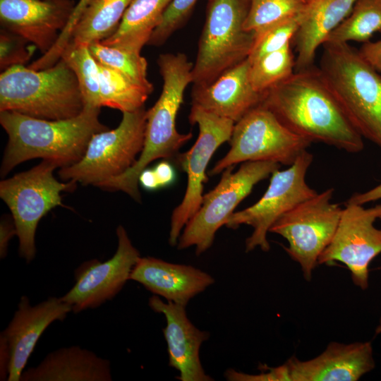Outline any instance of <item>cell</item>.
I'll return each instance as SVG.
<instances>
[{"label": "cell", "instance_id": "obj_1", "mask_svg": "<svg viewBox=\"0 0 381 381\" xmlns=\"http://www.w3.org/2000/svg\"><path fill=\"white\" fill-rule=\"evenodd\" d=\"M262 104L290 131L311 143H322L350 153L363 149V137L315 65L294 71L267 91Z\"/></svg>", "mask_w": 381, "mask_h": 381}, {"label": "cell", "instance_id": "obj_2", "mask_svg": "<svg viewBox=\"0 0 381 381\" xmlns=\"http://www.w3.org/2000/svg\"><path fill=\"white\" fill-rule=\"evenodd\" d=\"M100 108L85 107L76 116L61 120L0 111V123L8 135L1 166L4 177L18 164L35 158L62 168L77 163L93 135L108 130L99 121Z\"/></svg>", "mask_w": 381, "mask_h": 381}, {"label": "cell", "instance_id": "obj_3", "mask_svg": "<svg viewBox=\"0 0 381 381\" xmlns=\"http://www.w3.org/2000/svg\"><path fill=\"white\" fill-rule=\"evenodd\" d=\"M163 80L162 90L155 104L147 110L143 148L135 163L122 174L101 183L103 190H121L140 202L138 177L148 164L158 159H170L192 138V133H181L176 119L184 92L193 83V64L183 53L162 54L157 59Z\"/></svg>", "mask_w": 381, "mask_h": 381}, {"label": "cell", "instance_id": "obj_4", "mask_svg": "<svg viewBox=\"0 0 381 381\" xmlns=\"http://www.w3.org/2000/svg\"><path fill=\"white\" fill-rule=\"evenodd\" d=\"M319 71L363 138L381 147V75L349 43L325 42Z\"/></svg>", "mask_w": 381, "mask_h": 381}, {"label": "cell", "instance_id": "obj_5", "mask_svg": "<svg viewBox=\"0 0 381 381\" xmlns=\"http://www.w3.org/2000/svg\"><path fill=\"white\" fill-rule=\"evenodd\" d=\"M84 107L77 78L61 59L44 69L16 65L0 75V111L61 120L78 116Z\"/></svg>", "mask_w": 381, "mask_h": 381}, {"label": "cell", "instance_id": "obj_6", "mask_svg": "<svg viewBox=\"0 0 381 381\" xmlns=\"http://www.w3.org/2000/svg\"><path fill=\"white\" fill-rule=\"evenodd\" d=\"M248 0H207L192 74L193 87L210 85L248 59L255 34L243 28Z\"/></svg>", "mask_w": 381, "mask_h": 381}, {"label": "cell", "instance_id": "obj_7", "mask_svg": "<svg viewBox=\"0 0 381 381\" xmlns=\"http://www.w3.org/2000/svg\"><path fill=\"white\" fill-rule=\"evenodd\" d=\"M58 166L42 160L38 165L0 182V197L8 207L18 238L19 255L30 262L36 254L35 233L40 219L63 205L61 193L73 190L77 183L60 182L53 175Z\"/></svg>", "mask_w": 381, "mask_h": 381}, {"label": "cell", "instance_id": "obj_8", "mask_svg": "<svg viewBox=\"0 0 381 381\" xmlns=\"http://www.w3.org/2000/svg\"><path fill=\"white\" fill-rule=\"evenodd\" d=\"M279 167L272 162H245L233 172L234 166L225 169L218 184L203 195L196 213L185 225L177 243L179 250L194 246L200 255L213 244L217 230L226 225L237 205L260 181Z\"/></svg>", "mask_w": 381, "mask_h": 381}, {"label": "cell", "instance_id": "obj_9", "mask_svg": "<svg viewBox=\"0 0 381 381\" xmlns=\"http://www.w3.org/2000/svg\"><path fill=\"white\" fill-rule=\"evenodd\" d=\"M146 121L145 107L123 112L116 128L93 135L83 157L77 163L61 168V179L97 186L124 173L135 163L143 148Z\"/></svg>", "mask_w": 381, "mask_h": 381}, {"label": "cell", "instance_id": "obj_10", "mask_svg": "<svg viewBox=\"0 0 381 381\" xmlns=\"http://www.w3.org/2000/svg\"><path fill=\"white\" fill-rule=\"evenodd\" d=\"M229 142V150L217 162L210 175L250 161L290 166L312 143L290 131L262 104L235 123Z\"/></svg>", "mask_w": 381, "mask_h": 381}, {"label": "cell", "instance_id": "obj_11", "mask_svg": "<svg viewBox=\"0 0 381 381\" xmlns=\"http://www.w3.org/2000/svg\"><path fill=\"white\" fill-rule=\"evenodd\" d=\"M334 189L301 202L282 215L269 232L277 234L289 243L285 250L298 262L303 277L310 281L321 253L331 242L337 230L343 208L332 203Z\"/></svg>", "mask_w": 381, "mask_h": 381}, {"label": "cell", "instance_id": "obj_12", "mask_svg": "<svg viewBox=\"0 0 381 381\" xmlns=\"http://www.w3.org/2000/svg\"><path fill=\"white\" fill-rule=\"evenodd\" d=\"M313 159V155L306 150L286 169L275 170L260 199L229 217L225 225L228 228L235 229L242 224L253 228L252 234L246 240V252L257 247L267 252L270 246L267 234L272 224L284 213L318 193L306 181Z\"/></svg>", "mask_w": 381, "mask_h": 381}, {"label": "cell", "instance_id": "obj_13", "mask_svg": "<svg viewBox=\"0 0 381 381\" xmlns=\"http://www.w3.org/2000/svg\"><path fill=\"white\" fill-rule=\"evenodd\" d=\"M188 119L191 124L198 125L199 135L191 148L178 157L188 182L183 198L171 217L169 243L172 246L177 245L185 225L200 208L207 167L217 148L229 141L235 125L231 119L193 104Z\"/></svg>", "mask_w": 381, "mask_h": 381}, {"label": "cell", "instance_id": "obj_14", "mask_svg": "<svg viewBox=\"0 0 381 381\" xmlns=\"http://www.w3.org/2000/svg\"><path fill=\"white\" fill-rule=\"evenodd\" d=\"M381 215V204L365 208L346 203L335 234L321 253L318 265L344 263L350 270L354 284L368 287L369 265L381 253V229L374 223Z\"/></svg>", "mask_w": 381, "mask_h": 381}, {"label": "cell", "instance_id": "obj_15", "mask_svg": "<svg viewBox=\"0 0 381 381\" xmlns=\"http://www.w3.org/2000/svg\"><path fill=\"white\" fill-rule=\"evenodd\" d=\"M375 362L370 341L329 343L319 356L308 361L291 356L278 367L262 365L252 381H356L374 369Z\"/></svg>", "mask_w": 381, "mask_h": 381}, {"label": "cell", "instance_id": "obj_16", "mask_svg": "<svg viewBox=\"0 0 381 381\" xmlns=\"http://www.w3.org/2000/svg\"><path fill=\"white\" fill-rule=\"evenodd\" d=\"M118 247L114 255L104 262L97 259L84 262L75 270V284L60 297L75 313L96 308L112 300L129 281L140 258L122 225L116 231Z\"/></svg>", "mask_w": 381, "mask_h": 381}, {"label": "cell", "instance_id": "obj_17", "mask_svg": "<svg viewBox=\"0 0 381 381\" xmlns=\"http://www.w3.org/2000/svg\"><path fill=\"white\" fill-rule=\"evenodd\" d=\"M71 311V306L60 297H49L35 305H31L28 296L20 297L12 319L0 334V341L10 356L7 380L20 381L43 332L54 322L64 320Z\"/></svg>", "mask_w": 381, "mask_h": 381}, {"label": "cell", "instance_id": "obj_18", "mask_svg": "<svg viewBox=\"0 0 381 381\" xmlns=\"http://www.w3.org/2000/svg\"><path fill=\"white\" fill-rule=\"evenodd\" d=\"M74 7L71 0H0L1 23L44 54L56 42Z\"/></svg>", "mask_w": 381, "mask_h": 381}, {"label": "cell", "instance_id": "obj_19", "mask_svg": "<svg viewBox=\"0 0 381 381\" xmlns=\"http://www.w3.org/2000/svg\"><path fill=\"white\" fill-rule=\"evenodd\" d=\"M150 308L162 313L166 318L163 333L167 344L169 365L179 371L181 381H212L205 373L200 358L202 344L210 333L197 328L188 319L186 306L170 301L165 303L153 295L148 301Z\"/></svg>", "mask_w": 381, "mask_h": 381}, {"label": "cell", "instance_id": "obj_20", "mask_svg": "<svg viewBox=\"0 0 381 381\" xmlns=\"http://www.w3.org/2000/svg\"><path fill=\"white\" fill-rule=\"evenodd\" d=\"M129 280L140 283L154 295L183 306L214 282L210 274L193 266L153 257H140Z\"/></svg>", "mask_w": 381, "mask_h": 381}, {"label": "cell", "instance_id": "obj_21", "mask_svg": "<svg viewBox=\"0 0 381 381\" xmlns=\"http://www.w3.org/2000/svg\"><path fill=\"white\" fill-rule=\"evenodd\" d=\"M250 66L246 59L210 85L193 87L192 104L234 123L238 121L261 104L265 96L255 91L250 83Z\"/></svg>", "mask_w": 381, "mask_h": 381}, {"label": "cell", "instance_id": "obj_22", "mask_svg": "<svg viewBox=\"0 0 381 381\" xmlns=\"http://www.w3.org/2000/svg\"><path fill=\"white\" fill-rule=\"evenodd\" d=\"M356 0H306L293 39L297 56L295 71L314 66L316 52L350 14Z\"/></svg>", "mask_w": 381, "mask_h": 381}, {"label": "cell", "instance_id": "obj_23", "mask_svg": "<svg viewBox=\"0 0 381 381\" xmlns=\"http://www.w3.org/2000/svg\"><path fill=\"white\" fill-rule=\"evenodd\" d=\"M111 363L79 346L49 353L35 367L24 370L20 381H111Z\"/></svg>", "mask_w": 381, "mask_h": 381}, {"label": "cell", "instance_id": "obj_24", "mask_svg": "<svg viewBox=\"0 0 381 381\" xmlns=\"http://www.w3.org/2000/svg\"><path fill=\"white\" fill-rule=\"evenodd\" d=\"M172 0H131L115 32L101 41L107 46L140 53Z\"/></svg>", "mask_w": 381, "mask_h": 381}, {"label": "cell", "instance_id": "obj_25", "mask_svg": "<svg viewBox=\"0 0 381 381\" xmlns=\"http://www.w3.org/2000/svg\"><path fill=\"white\" fill-rule=\"evenodd\" d=\"M131 0H90L75 25L70 42L90 45L117 29Z\"/></svg>", "mask_w": 381, "mask_h": 381}, {"label": "cell", "instance_id": "obj_26", "mask_svg": "<svg viewBox=\"0 0 381 381\" xmlns=\"http://www.w3.org/2000/svg\"><path fill=\"white\" fill-rule=\"evenodd\" d=\"M101 107H107L123 112L136 111L143 107L152 92L121 73L98 63Z\"/></svg>", "mask_w": 381, "mask_h": 381}, {"label": "cell", "instance_id": "obj_27", "mask_svg": "<svg viewBox=\"0 0 381 381\" xmlns=\"http://www.w3.org/2000/svg\"><path fill=\"white\" fill-rule=\"evenodd\" d=\"M381 32V0H356L350 14L325 42L365 43Z\"/></svg>", "mask_w": 381, "mask_h": 381}, {"label": "cell", "instance_id": "obj_28", "mask_svg": "<svg viewBox=\"0 0 381 381\" xmlns=\"http://www.w3.org/2000/svg\"><path fill=\"white\" fill-rule=\"evenodd\" d=\"M60 59L74 73L85 107L101 108L99 66L90 51L89 45L70 42Z\"/></svg>", "mask_w": 381, "mask_h": 381}, {"label": "cell", "instance_id": "obj_29", "mask_svg": "<svg viewBox=\"0 0 381 381\" xmlns=\"http://www.w3.org/2000/svg\"><path fill=\"white\" fill-rule=\"evenodd\" d=\"M250 63V83L255 91L265 95L294 73L296 59L289 44Z\"/></svg>", "mask_w": 381, "mask_h": 381}, {"label": "cell", "instance_id": "obj_30", "mask_svg": "<svg viewBox=\"0 0 381 381\" xmlns=\"http://www.w3.org/2000/svg\"><path fill=\"white\" fill-rule=\"evenodd\" d=\"M89 49L99 64L121 73L151 92L153 91V85L147 78V63L140 53L107 46L101 42L90 44Z\"/></svg>", "mask_w": 381, "mask_h": 381}, {"label": "cell", "instance_id": "obj_31", "mask_svg": "<svg viewBox=\"0 0 381 381\" xmlns=\"http://www.w3.org/2000/svg\"><path fill=\"white\" fill-rule=\"evenodd\" d=\"M306 0H248L243 28L255 34V38L270 27L297 17Z\"/></svg>", "mask_w": 381, "mask_h": 381}, {"label": "cell", "instance_id": "obj_32", "mask_svg": "<svg viewBox=\"0 0 381 381\" xmlns=\"http://www.w3.org/2000/svg\"><path fill=\"white\" fill-rule=\"evenodd\" d=\"M299 25L298 16L279 23L255 38L248 57L250 62L264 55L282 49L294 39Z\"/></svg>", "mask_w": 381, "mask_h": 381}, {"label": "cell", "instance_id": "obj_33", "mask_svg": "<svg viewBox=\"0 0 381 381\" xmlns=\"http://www.w3.org/2000/svg\"><path fill=\"white\" fill-rule=\"evenodd\" d=\"M198 0H172L167 6L160 24L152 34L147 44L160 46L180 28L188 18Z\"/></svg>", "mask_w": 381, "mask_h": 381}, {"label": "cell", "instance_id": "obj_34", "mask_svg": "<svg viewBox=\"0 0 381 381\" xmlns=\"http://www.w3.org/2000/svg\"><path fill=\"white\" fill-rule=\"evenodd\" d=\"M37 49L23 37L3 28L0 35V66L3 71L16 65H24Z\"/></svg>", "mask_w": 381, "mask_h": 381}, {"label": "cell", "instance_id": "obj_35", "mask_svg": "<svg viewBox=\"0 0 381 381\" xmlns=\"http://www.w3.org/2000/svg\"><path fill=\"white\" fill-rule=\"evenodd\" d=\"M90 1V0H79L78 4L75 6L66 25L60 32L56 42L47 52L42 56V61L44 64L51 66L60 59L64 50L71 40L75 25L87 6Z\"/></svg>", "mask_w": 381, "mask_h": 381}, {"label": "cell", "instance_id": "obj_36", "mask_svg": "<svg viewBox=\"0 0 381 381\" xmlns=\"http://www.w3.org/2000/svg\"><path fill=\"white\" fill-rule=\"evenodd\" d=\"M358 50L362 57L381 73V40L363 43Z\"/></svg>", "mask_w": 381, "mask_h": 381}, {"label": "cell", "instance_id": "obj_37", "mask_svg": "<svg viewBox=\"0 0 381 381\" xmlns=\"http://www.w3.org/2000/svg\"><path fill=\"white\" fill-rule=\"evenodd\" d=\"M17 236V231L13 217H4L0 224V258L4 259L7 255L10 240Z\"/></svg>", "mask_w": 381, "mask_h": 381}, {"label": "cell", "instance_id": "obj_38", "mask_svg": "<svg viewBox=\"0 0 381 381\" xmlns=\"http://www.w3.org/2000/svg\"><path fill=\"white\" fill-rule=\"evenodd\" d=\"M159 188L171 185L176 178L174 167L167 162L163 161L158 163L153 168Z\"/></svg>", "mask_w": 381, "mask_h": 381}, {"label": "cell", "instance_id": "obj_39", "mask_svg": "<svg viewBox=\"0 0 381 381\" xmlns=\"http://www.w3.org/2000/svg\"><path fill=\"white\" fill-rule=\"evenodd\" d=\"M378 200H381V183L365 192L353 194L346 203L363 205Z\"/></svg>", "mask_w": 381, "mask_h": 381}, {"label": "cell", "instance_id": "obj_40", "mask_svg": "<svg viewBox=\"0 0 381 381\" xmlns=\"http://www.w3.org/2000/svg\"><path fill=\"white\" fill-rule=\"evenodd\" d=\"M138 183L147 190L159 188V183L153 169L145 168L138 177Z\"/></svg>", "mask_w": 381, "mask_h": 381}, {"label": "cell", "instance_id": "obj_41", "mask_svg": "<svg viewBox=\"0 0 381 381\" xmlns=\"http://www.w3.org/2000/svg\"><path fill=\"white\" fill-rule=\"evenodd\" d=\"M381 333V318L379 321L378 325L376 327L375 334L378 335Z\"/></svg>", "mask_w": 381, "mask_h": 381}, {"label": "cell", "instance_id": "obj_42", "mask_svg": "<svg viewBox=\"0 0 381 381\" xmlns=\"http://www.w3.org/2000/svg\"><path fill=\"white\" fill-rule=\"evenodd\" d=\"M379 219H381V215H380V218H379Z\"/></svg>", "mask_w": 381, "mask_h": 381}]
</instances>
